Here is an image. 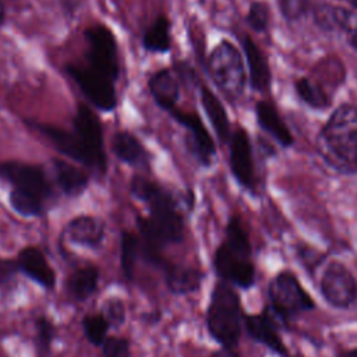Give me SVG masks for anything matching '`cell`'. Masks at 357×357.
Listing matches in <instances>:
<instances>
[{
  "mask_svg": "<svg viewBox=\"0 0 357 357\" xmlns=\"http://www.w3.org/2000/svg\"><path fill=\"white\" fill-rule=\"evenodd\" d=\"M317 152L340 174L357 173V106H337L318 132Z\"/></svg>",
  "mask_w": 357,
  "mask_h": 357,
  "instance_id": "obj_1",
  "label": "cell"
},
{
  "mask_svg": "<svg viewBox=\"0 0 357 357\" xmlns=\"http://www.w3.org/2000/svg\"><path fill=\"white\" fill-rule=\"evenodd\" d=\"M213 268L219 279L231 286L247 290L255 284L250 236L237 215L230 216L226 225L225 240L213 254Z\"/></svg>",
  "mask_w": 357,
  "mask_h": 357,
  "instance_id": "obj_2",
  "label": "cell"
},
{
  "mask_svg": "<svg viewBox=\"0 0 357 357\" xmlns=\"http://www.w3.org/2000/svg\"><path fill=\"white\" fill-rule=\"evenodd\" d=\"M243 318L238 293L231 284L216 282L206 308V328L211 337L222 347L236 349L243 332Z\"/></svg>",
  "mask_w": 357,
  "mask_h": 357,
  "instance_id": "obj_3",
  "label": "cell"
},
{
  "mask_svg": "<svg viewBox=\"0 0 357 357\" xmlns=\"http://www.w3.org/2000/svg\"><path fill=\"white\" fill-rule=\"evenodd\" d=\"M208 70L213 84L229 99H238L245 86V68L240 50L229 40H220L209 54Z\"/></svg>",
  "mask_w": 357,
  "mask_h": 357,
  "instance_id": "obj_4",
  "label": "cell"
},
{
  "mask_svg": "<svg viewBox=\"0 0 357 357\" xmlns=\"http://www.w3.org/2000/svg\"><path fill=\"white\" fill-rule=\"evenodd\" d=\"M268 307L286 322L315 308L314 298L290 271L278 272L268 283Z\"/></svg>",
  "mask_w": 357,
  "mask_h": 357,
  "instance_id": "obj_5",
  "label": "cell"
},
{
  "mask_svg": "<svg viewBox=\"0 0 357 357\" xmlns=\"http://www.w3.org/2000/svg\"><path fill=\"white\" fill-rule=\"evenodd\" d=\"M84 38L88 45V67L116 82L120 74L117 40L109 26L95 24L85 29Z\"/></svg>",
  "mask_w": 357,
  "mask_h": 357,
  "instance_id": "obj_6",
  "label": "cell"
},
{
  "mask_svg": "<svg viewBox=\"0 0 357 357\" xmlns=\"http://www.w3.org/2000/svg\"><path fill=\"white\" fill-rule=\"evenodd\" d=\"M319 291L331 307L347 310L357 300L356 276L343 262L331 261L321 275Z\"/></svg>",
  "mask_w": 357,
  "mask_h": 357,
  "instance_id": "obj_7",
  "label": "cell"
},
{
  "mask_svg": "<svg viewBox=\"0 0 357 357\" xmlns=\"http://www.w3.org/2000/svg\"><path fill=\"white\" fill-rule=\"evenodd\" d=\"M66 73L96 109L112 112L116 107L117 93L112 79L91 70L88 66L68 64L66 66Z\"/></svg>",
  "mask_w": 357,
  "mask_h": 357,
  "instance_id": "obj_8",
  "label": "cell"
},
{
  "mask_svg": "<svg viewBox=\"0 0 357 357\" xmlns=\"http://www.w3.org/2000/svg\"><path fill=\"white\" fill-rule=\"evenodd\" d=\"M73 131L91 155L95 170L103 174L107 169V159L103 145L102 124L93 110L86 105H78L77 112L73 117Z\"/></svg>",
  "mask_w": 357,
  "mask_h": 357,
  "instance_id": "obj_9",
  "label": "cell"
},
{
  "mask_svg": "<svg viewBox=\"0 0 357 357\" xmlns=\"http://www.w3.org/2000/svg\"><path fill=\"white\" fill-rule=\"evenodd\" d=\"M167 113L176 123L187 130V148L194 159L201 166L209 167L216 156V146L198 113L185 112L177 106Z\"/></svg>",
  "mask_w": 357,
  "mask_h": 357,
  "instance_id": "obj_10",
  "label": "cell"
},
{
  "mask_svg": "<svg viewBox=\"0 0 357 357\" xmlns=\"http://www.w3.org/2000/svg\"><path fill=\"white\" fill-rule=\"evenodd\" d=\"M0 180L11 184L13 188L32 192L45 201L52 197L53 188L45 169L39 165L24 162H1Z\"/></svg>",
  "mask_w": 357,
  "mask_h": 357,
  "instance_id": "obj_11",
  "label": "cell"
},
{
  "mask_svg": "<svg viewBox=\"0 0 357 357\" xmlns=\"http://www.w3.org/2000/svg\"><path fill=\"white\" fill-rule=\"evenodd\" d=\"M229 166L236 181L247 191L257 185L252 146L247 131L238 127L229 139Z\"/></svg>",
  "mask_w": 357,
  "mask_h": 357,
  "instance_id": "obj_12",
  "label": "cell"
},
{
  "mask_svg": "<svg viewBox=\"0 0 357 357\" xmlns=\"http://www.w3.org/2000/svg\"><path fill=\"white\" fill-rule=\"evenodd\" d=\"M243 328L254 342L265 346L282 357L289 356L287 347L280 336L282 328L269 314L266 307H264L259 314H244Z\"/></svg>",
  "mask_w": 357,
  "mask_h": 357,
  "instance_id": "obj_13",
  "label": "cell"
},
{
  "mask_svg": "<svg viewBox=\"0 0 357 357\" xmlns=\"http://www.w3.org/2000/svg\"><path fill=\"white\" fill-rule=\"evenodd\" d=\"M29 126H32L39 132H42L54 145V148L59 152H61L63 155L68 156L70 159L95 170V163H93L91 155L84 148V145L81 144L78 137L74 134V131H67L64 128L56 127L53 124H46V123L29 121Z\"/></svg>",
  "mask_w": 357,
  "mask_h": 357,
  "instance_id": "obj_14",
  "label": "cell"
},
{
  "mask_svg": "<svg viewBox=\"0 0 357 357\" xmlns=\"http://www.w3.org/2000/svg\"><path fill=\"white\" fill-rule=\"evenodd\" d=\"M17 264L21 272H24L33 282L42 287L50 290L56 284V273L47 262L45 254L33 245L24 247L17 255Z\"/></svg>",
  "mask_w": 357,
  "mask_h": 357,
  "instance_id": "obj_15",
  "label": "cell"
},
{
  "mask_svg": "<svg viewBox=\"0 0 357 357\" xmlns=\"http://www.w3.org/2000/svg\"><path fill=\"white\" fill-rule=\"evenodd\" d=\"M105 222L91 215H79L71 219L64 229V234L71 243L89 248L99 247L105 238Z\"/></svg>",
  "mask_w": 357,
  "mask_h": 357,
  "instance_id": "obj_16",
  "label": "cell"
},
{
  "mask_svg": "<svg viewBox=\"0 0 357 357\" xmlns=\"http://www.w3.org/2000/svg\"><path fill=\"white\" fill-rule=\"evenodd\" d=\"M113 153L126 165L145 169L149 166V152L144 144L130 131H117L112 139Z\"/></svg>",
  "mask_w": 357,
  "mask_h": 357,
  "instance_id": "obj_17",
  "label": "cell"
},
{
  "mask_svg": "<svg viewBox=\"0 0 357 357\" xmlns=\"http://www.w3.org/2000/svg\"><path fill=\"white\" fill-rule=\"evenodd\" d=\"M241 45L248 66L250 86L258 92L268 91L271 85V68L266 57L250 36H244Z\"/></svg>",
  "mask_w": 357,
  "mask_h": 357,
  "instance_id": "obj_18",
  "label": "cell"
},
{
  "mask_svg": "<svg viewBox=\"0 0 357 357\" xmlns=\"http://www.w3.org/2000/svg\"><path fill=\"white\" fill-rule=\"evenodd\" d=\"M255 116L258 126L269 134L278 144L287 148L291 146L294 139L287 128L286 123L275 109V106L268 100H258L255 105Z\"/></svg>",
  "mask_w": 357,
  "mask_h": 357,
  "instance_id": "obj_19",
  "label": "cell"
},
{
  "mask_svg": "<svg viewBox=\"0 0 357 357\" xmlns=\"http://www.w3.org/2000/svg\"><path fill=\"white\" fill-rule=\"evenodd\" d=\"M148 89L156 105L166 113L177 106L178 84L170 68H162L148 78Z\"/></svg>",
  "mask_w": 357,
  "mask_h": 357,
  "instance_id": "obj_20",
  "label": "cell"
},
{
  "mask_svg": "<svg viewBox=\"0 0 357 357\" xmlns=\"http://www.w3.org/2000/svg\"><path fill=\"white\" fill-rule=\"evenodd\" d=\"M165 280L169 290L174 294H188L194 293L201 287L204 273L198 268L166 264L163 268Z\"/></svg>",
  "mask_w": 357,
  "mask_h": 357,
  "instance_id": "obj_21",
  "label": "cell"
},
{
  "mask_svg": "<svg viewBox=\"0 0 357 357\" xmlns=\"http://www.w3.org/2000/svg\"><path fill=\"white\" fill-rule=\"evenodd\" d=\"M53 174L60 190L68 197L82 194L89 183V177L82 169L60 159L53 160Z\"/></svg>",
  "mask_w": 357,
  "mask_h": 357,
  "instance_id": "obj_22",
  "label": "cell"
},
{
  "mask_svg": "<svg viewBox=\"0 0 357 357\" xmlns=\"http://www.w3.org/2000/svg\"><path fill=\"white\" fill-rule=\"evenodd\" d=\"M201 103L206 113V117L209 123L212 124V128L215 134L218 135L220 142H226L230 139V123L226 113V109L223 107L220 99L205 85L199 89Z\"/></svg>",
  "mask_w": 357,
  "mask_h": 357,
  "instance_id": "obj_23",
  "label": "cell"
},
{
  "mask_svg": "<svg viewBox=\"0 0 357 357\" xmlns=\"http://www.w3.org/2000/svg\"><path fill=\"white\" fill-rule=\"evenodd\" d=\"M99 282V269L93 265L75 269L67 279V291L77 301H84L91 297Z\"/></svg>",
  "mask_w": 357,
  "mask_h": 357,
  "instance_id": "obj_24",
  "label": "cell"
},
{
  "mask_svg": "<svg viewBox=\"0 0 357 357\" xmlns=\"http://www.w3.org/2000/svg\"><path fill=\"white\" fill-rule=\"evenodd\" d=\"M170 21L166 15H159L142 35V46L149 53H166L170 49Z\"/></svg>",
  "mask_w": 357,
  "mask_h": 357,
  "instance_id": "obj_25",
  "label": "cell"
},
{
  "mask_svg": "<svg viewBox=\"0 0 357 357\" xmlns=\"http://www.w3.org/2000/svg\"><path fill=\"white\" fill-rule=\"evenodd\" d=\"M8 202L11 208L21 216L25 218H33L39 216L43 212L45 199L22 190L11 188L8 195Z\"/></svg>",
  "mask_w": 357,
  "mask_h": 357,
  "instance_id": "obj_26",
  "label": "cell"
},
{
  "mask_svg": "<svg viewBox=\"0 0 357 357\" xmlns=\"http://www.w3.org/2000/svg\"><path fill=\"white\" fill-rule=\"evenodd\" d=\"M294 89L297 96L312 109L322 110L329 106V99L326 93L322 91V88L307 77H301L296 79Z\"/></svg>",
  "mask_w": 357,
  "mask_h": 357,
  "instance_id": "obj_27",
  "label": "cell"
},
{
  "mask_svg": "<svg viewBox=\"0 0 357 357\" xmlns=\"http://www.w3.org/2000/svg\"><path fill=\"white\" fill-rule=\"evenodd\" d=\"M138 254H139V238L134 233L124 230L121 233L120 262H121L124 278L127 280H132L134 278V269H135V262L138 259Z\"/></svg>",
  "mask_w": 357,
  "mask_h": 357,
  "instance_id": "obj_28",
  "label": "cell"
},
{
  "mask_svg": "<svg viewBox=\"0 0 357 357\" xmlns=\"http://www.w3.org/2000/svg\"><path fill=\"white\" fill-rule=\"evenodd\" d=\"M332 24H335L346 36L350 46L357 50V13L335 7L328 14Z\"/></svg>",
  "mask_w": 357,
  "mask_h": 357,
  "instance_id": "obj_29",
  "label": "cell"
},
{
  "mask_svg": "<svg viewBox=\"0 0 357 357\" xmlns=\"http://www.w3.org/2000/svg\"><path fill=\"white\" fill-rule=\"evenodd\" d=\"M110 324L102 314H91L82 319V331L86 340L93 346H102L107 339Z\"/></svg>",
  "mask_w": 357,
  "mask_h": 357,
  "instance_id": "obj_30",
  "label": "cell"
},
{
  "mask_svg": "<svg viewBox=\"0 0 357 357\" xmlns=\"http://www.w3.org/2000/svg\"><path fill=\"white\" fill-rule=\"evenodd\" d=\"M35 329H36L38 350L42 356H46L56 336V328L50 319H47L46 317H39L35 322Z\"/></svg>",
  "mask_w": 357,
  "mask_h": 357,
  "instance_id": "obj_31",
  "label": "cell"
},
{
  "mask_svg": "<svg viewBox=\"0 0 357 357\" xmlns=\"http://www.w3.org/2000/svg\"><path fill=\"white\" fill-rule=\"evenodd\" d=\"M245 22L251 29L257 32H264L269 22V7L264 1H252L247 11Z\"/></svg>",
  "mask_w": 357,
  "mask_h": 357,
  "instance_id": "obj_32",
  "label": "cell"
},
{
  "mask_svg": "<svg viewBox=\"0 0 357 357\" xmlns=\"http://www.w3.org/2000/svg\"><path fill=\"white\" fill-rule=\"evenodd\" d=\"M102 315L107 319L110 326H119L126 319L124 303L117 297H110L105 300L102 305Z\"/></svg>",
  "mask_w": 357,
  "mask_h": 357,
  "instance_id": "obj_33",
  "label": "cell"
},
{
  "mask_svg": "<svg viewBox=\"0 0 357 357\" xmlns=\"http://www.w3.org/2000/svg\"><path fill=\"white\" fill-rule=\"evenodd\" d=\"M103 357H130V343L124 337L110 336L102 344Z\"/></svg>",
  "mask_w": 357,
  "mask_h": 357,
  "instance_id": "obj_34",
  "label": "cell"
},
{
  "mask_svg": "<svg viewBox=\"0 0 357 357\" xmlns=\"http://www.w3.org/2000/svg\"><path fill=\"white\" fill-rule=\"evenodd\" d=\"M18 271L20 268L17 259L0 257V286H8L14 280V276Z\"/></svg>",
  "mask_w": 357,
  "mask_h": 357,
  "instance_id": "obj_35",
  "label": "cell"
},
{
  "mask_svg": "<svg viewBox=\"0 0 357 357\" xmlns=\"http://www.w3.org/2000/svg\"><path fill=\"white\" fill-rule=\"evenodd\" d=\"M211 357H240V354L236 351V349L220 347L219 350L213 351V353L211 354Z\"/></svg>",
  "mask_w": 357,
  "mask_h": 357,
  "instance_id": "obj_36",
  "label": "cell"
},
{
  "mask_svg": "<svg viewBox=\"0 0 357 357\" xmlns=\"http://www.w3.org/2000/svg\"><path fill=\"white\" fill-rule=\"evenodd\" d=\"M63 1V6L66 7V8H68L70 11H74L78 6H79V3L82 1V0H61Z\"/></svg>",
  "mask_w": 357,
  "mask_h": 357,
  "instance_id": "obj_37",
  "label": "cell"
},
{
  "mask_svg": "<svg viewBox=\"0 0 357 357\" xmlns=\"http://www.w3.org/2000/svg\"><path fill=\"white\" fill-rule=\"evenodd\" d=\"M4 21H6V7H4V4L0 1V28L3 26Z\"/></svg>",
  "mask_w": 357,
  "mask_h": 357,
  "instance_id": "obj_38",
  "label": "cell"
},
{
  "mask_svg": "<svg viewBox=\"0 0 357 357\" xmlns=\"http://www.w3.org/2000/svg\"><path fill=\"white\" fill-rule=\"evenodd\" d=\"M343 357H357V347L347 350V351L344 353V356H343Z\"/></svg>",
  "mask_w": 357,
  "mask_h": 357,
  "instance_id": "obj_39",
  "label": "cell"
},
{
  "mask_svg": "<svg viewBox=\"0 0 357 357\" xmlns=\"http://www.w3.org/2000/svg\"><path fill=\"white\" fill-rule=\"evenodd\" d=\"M347 1H349V3H350V4L357 10V0H347Z\"/></svg>",
  "mask_w": 357,
  "mask_h": 357,
  "instance_id": "obj_40",
  "label": "cell"
}]
</instances>
